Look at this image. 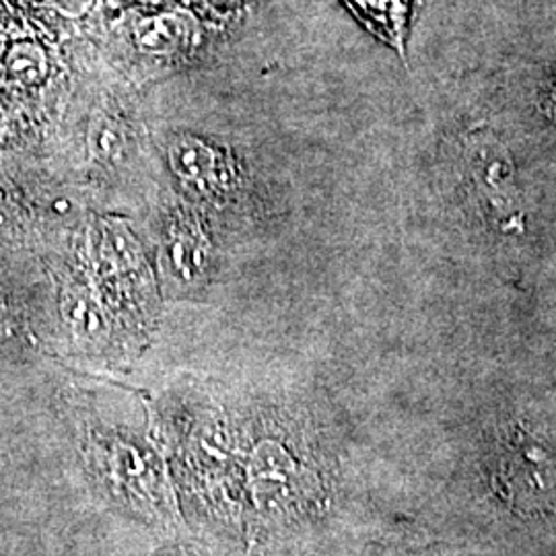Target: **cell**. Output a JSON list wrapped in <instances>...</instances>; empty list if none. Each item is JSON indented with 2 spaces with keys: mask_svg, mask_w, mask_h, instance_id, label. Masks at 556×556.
Returning <instances> with one entry per match:
<instances>
[{
  "mask_svg": "<svg viewBox=\"0 0 556 556\" xmlns=\"http://www.w3.org/2000/svg\"><path fill=\"white\" fill-rule=\"evenodd\" d=\"M480 466L491 497L505 511L521 519L556 516V445L536 429L521 422L497 427Z\"/></svg>",
  "mask_w": 556,
  "mask_h": 556,
  "instance_id": "6da1fadb",
  "label": "cell"
},
{
  "mask_svg": "<svg viewBox=\"0 0 556 556\" xmlns=\"http://www.w3.org/2000/svg\"><path fill=\"white\" fill-rule=\"evenodd\" d=\"M172 167L179 178L204 194H217L229 188V165L215 149L199 139L176 140L169 149Z\"/></svg>",
  "mask_w": 556,
  "mask_h": 556,
  "instance_id": "7a4b0ae2",
  "label": "cell"
},
{
  "mask_svg": "<svg viewBox=\"0 0 556 556\" xmlns=\"http://www.w3.org/2000/svg\"><path fill=\"white\" fill-rule=\"evenodd\" d=\"M346 7L374 36L404 56L406 25L413 0H344Z\"/></svg>",
  "mask_w": 556,
  "mask_h": 556,
  "instance_id": "3957f363",
  "label": "cell"
},
{
  "mask_svg": "<svg viewBox=\"0 0 556 556\" xmlns=\"http://www.w3.org/2000/svg\"><path fill=\"white\" fill-rule=\"evenodd\" d=\"M165 254L176 277L188 282L200 277L208 262V241L199 223L184 217L172 220L165 239Z\"/></svg>",
  "mask_w": 556,
  "mask_h": 556,
  "instance_id": "277c9868",
  "label": "cell"
},
{
  "mask_svg": "<svg viewBox=\"0 0 556 556\" xmlns=\"http://www.w3.org/2000/svg\"><path fill=\"white\" fill-rule=\"evenodd\" d=\"M126 126L124 122L110 114V112H101L93 122H91V130H89V147L96 155V160L110 165L122 160L124 149H126Z\"/></svg>",
  "mask_w": 556,
  "mask_h": 556,
  "instance_id": "5b68a950",
  "label": "cell"
},
{
  "mask_svg": "<svg viewBox=\"0 0 556 556\" xmlns=\"http://www.w3.org/2000/svg\"><path fill=\"white\" fill-rule=\"evenodd\" d=\"M190 36V23L178 15L147 21L139 27V46L151 52H172L184 46Z\"/></svg>",
  "mask_w": 556,
  "mask_h": 556,
  "instance_id": "8992f818",
  "label": "cell"
},
{
  "mask_svg": "<svg viewBox=\"0 0 556 556\" xmlns=\"http://www.w3.org/2000/svg\"><path fill=\"white\" fill-rule=\"evenodd\" d=\"M9 71L15 79L36 83L43 75V54L31 46H20L9 56Z\"/></svg>",
  "mask_w": 556,
  "mask_h": 556,
  "instance_id": "52a82bcc",
  "label": "cell"
},
{
  "mask_svg": "<svg viewBox=\"0 0 556 556\" xmlns=\"http://www.w3.org/2000/svg\"><path fill=\"white\" fill-rule=\"evenodd\" d=\"M20 215V202L15 199V192L0 181V231L9 229Z\"/></svg>",
  "mask_w": 556,
  "mask_h": 556,
  "instance_id": "ba28073f",
  "label": "cell"
},
{
  "mask_svg": "<svg viewBox=\"0 0 556 556\" xmlns=\"http://www.w3.org/2000/svg\"><path fill=\"white\" fill-rule=\"evenodd\" d=\"M60 11L68 13V15H79L85 11V7L89 4V0H52Z\"/></svg>",
  "mask_w": 556,
  "mask_h": 556,
  "instance_id": "9c48e42d",
  "label": "cell"
}]
</instances>
